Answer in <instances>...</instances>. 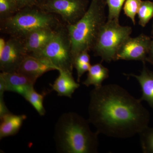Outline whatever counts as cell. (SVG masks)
Instances as JSON below:
<instances>
[{
  "instance_id": "obj_1",
  "label": "cell",
  "mask_w": 153,
  "mask_h": 153,
  "mask_svg": "<svg viewBox=\"0 0 153 153\" xmlns=\"http://www.w3.org/2000/svg\"><path fill=\"white\" fill-rule=\"evenodd\" d=\"M88 113L89 123L99 134L116 138L138 134L150 121L149 113L140 99L116 84L91 91Z\"/></svg>"
},
{
  "instance_id": "obj_2",
  "label": "cell",
  "mask_w": 153,
  "mask_h": 153,
  "mask_svg": "<svg viewBox=\"0 0 153 153\" xmlns=\"http://www.w3.org/2000/svg\"><path fill=\"white\" fill-rule=\"evenodd\" d=\"M89 121L74 112L63 113L58 118L54 140L60 153H96L99 141L97 131L94 132Z\"/></svg>"
},
{
  "instance_id": "obj_3",
  "label": "cell",
  "mask_w": 153,
  "mask_h": 153,
  "mask_svg": "<svg viewBox=\"0 0 153 153\" xmlns=\"http://www.w3.org/2000/svg\"><path fill=\"white\" fill-rule=\"evenodd\" d=\"M105 0H91L87 11L75 24L66 25L73 60L79 53L92 50L101 27L106 22Z\"/></svg>"
},
{
  "instance_id": "obj_4",
  "label": "cell",
  "mask_w": 153,
  "mask_h": 153,
  "mask_svg": "<svg viewBox=\"0 0 153 153\" xmlns=\"http://www.w3.org/2000/svg\"><path fill=\"white\" fill-rule=\"evenodd\" d=\"M63 24L56 15L45 12L37 5L20 9L12 16L0 21V30L10 37L23 40L37 29L57 28Z\"/></svg>"
},
{
  "instance_id": "obj_5",
  "label": "cell",
  "mask_w": 153,
  "mask_h": 153,
  "mask_svg": "<svg viewBox=\"0 0 153 153\" xmlns=\"http://www.w3.org/2000/svg\"><path fill=\"white\" fill-rule=\"evenodd\" d=\"M132 32L129 26H121L114 20H107L100 30L92 48L94 56L101 57L107 63L117 61L120 48L130 37Z\"/></svg>"
},
{
  "instance_id": "obj_6",
  "label": "cell",
  "mask_w": 153,
  "mask_h": 153,
  "mask_svg": "<svg viewBox=\"0 0 153 153\" xmlns=\"http://www.w3.org/2000/svg\"><path fill=\"white\" fill-rule=\"evenodd\" d=\"M31 55L47 60L57 71L65 70L73 73L74 60L66 25L63 24L57 29L54 36L43 49Z\"/></svg>"
},
{
  "instance_id": "obj_7",
  "label": "cell",
  "mask_w": 153,
  "mask_h": 153,
  "mask_svg": "<svg viewBox=\"0 0 153 153\" xmlns=\"http://www.w3.org/2000/svg\"><path fill=\"white\" fill-rule=\"evenodd\" d=\"M89 3L88 0H42L37 6L47 13L59 15L65 25H71L83 17Z\"/></svg>"
},
{
  "instance_id": "obj_8",
  "label": "cell",
  "mask_w": 153,
  "mask_h": 153,
  "mask_svg": "<svg viewBox=\"0 0 153 153\" xmlns=\"http://www.w3.org/2000/svg\"><path fill=\"white\" fill-rule=\"evenodd\" d=\"M27 54L23 40L10 37L0 52V70L3 72H17Z\"/></svg>"
},
{
  "instance_id": "obj_9",
  "label": "cell",
  "mask_w": 153,
  "mask_h": 153,
  "mask_svg": "<svg viewBox=\"0 0 153 153\" xmlns=\"http://www.w3.org/2000/svg\"><path fill=\"white\" fill-rule=\"evenodd\" d=\"M152 38L141 34L135 38L129 37L121 46L117 55V60H137L146 62Z\"/></svg>"
},
{
  "instance_id": "obj_10",
  "label": "cell",
  "mask_w": 153,
  "mask_h": 153,
  "mask_svg": "<svg viewBox=\"0 0 153 153\" xmlns=\"http://www.w3.org/2000/svg\"><path fill=\"white\" fill-rule=\"evenodd\" d=\"M35 82L24 74L18 72H3L0 74V94L5 91L18 94L23 97L32 88Z\"/></svg>"
},
{
  "instance_id": "obj_11",
  "label": "cell",
  "mask_w": 153,
  "mask_h": 153,
  "mask_svg": "<svg viewBox=\"0 0 153 153\" xmlns=\"http://www.w3.org/2000/svg\"><path fill=\"white\" fill-rule=\"evenodd\" d=\"M55 70L56 68L47 60L27 54L17 72L24 74L36 83L37 79L45 73Z\"/></svg>"
},
{
  "instance_id": "obj_12",
  "label": "cell",
  "mask_w": 153,
  "mask_h": 153,
  "mask_svg": "<svg viewBox=\"0 0 153 153\" xmlns=\"http://www.w3.org/2000/svg\"><path fill=\"white\" fill-rule=\"evenodd\" d=\"M59 27L39 28L28 34L22 40L28 54H34L43 49L52 39Z\"/></svg>"
},
{
  "instance_id": "obj_13",
  "label": "cell",
  "mask_w": 153,
  "mask_h": 153,
  "mask_svg": "<svg viewBox=\"0 0 153 153\" xmlns=\"http://www.w3.org/2000/svg\"><path fill=\"white\" fill-rule=\"evenodd\" d=\"M58 76L52 84V89L56 91L57 95L71 98L74 91L80 86L74 79L72 72L65 70H59Z\"/></svg>"
},
{
  "instance_id": "obj_14",
  "label": "cell",
  "mask_w": 153,
  "mask_h": 153,
  "mask_svg": "<svg viewBox=\"0 0 153 153\" xmlns=\"http://www.w3.org/2000/svg\"><path fill=\"white\" fill-rule=\"evenodd\" d=\"M27 118L25 114H14L12 113L0 118V140L18 134Z\"/></svg>"
},
{
  "instance_id": "obj_15",
  "label": "cell",
  "mask_w": 153,
  "mask_h": 153,
  "mask_svg": "<svg viewBox=\"0 0 153 153\" xmlns=\"http://www.w3.org/2000/svg\"><path fill=\"white\" fill-rule=\"evenodd\" d=\"M143 68L140 75L125 74L135 77L141 88L142 95L139 99L141 101H146L153 108V72L150 71L143 63Z\"/></svg>"
},
{
  "instance_id": "obj_16",
  "label": "cell",
  "mask_w": 153,
  "mask_h": 153,
  "mask_svg": "<svg viewBox=\"0 0 153 153\" xmlns=\"http://www.w3.org/2000/svg\"><path fill=\"white\" fill-rule=\"evenodd\" d=\"M109 76V70L101 63H97L91 65L88 71L87 78L82 84L88 87L93 85L94 88H98L102 85V83Z\"/></svg>"
},
{
  "instance_id": "obj_17",
  "label": "cell",
  "mask_w": 153,
  "mask_h": 153,
  "mask_svg": "<svg viewBox=\"0 0 153 153\" xmlns=\"http://www.w3.org/2000/svg\"><path fill=\"white\" fill-rule=\"evenodd\" d=\"M47 93V91L38 93L33 87L28 91L23 97L33 106L38 114L43 116L46 112L44 105V100Z\"/></svg>"
},
{
  "instance_id": "obj_18",
  "label": "cell",
  "mask_w": 153,
  "mask_h": 153,
  "mask_svg": "<svg viewBox=\"0 0 153 153\" xmlns=\"http://www.w3.org/2000/svg\"><path fill=\"white\" fill-rule=\"evenodd\" d=\"M91 66L90 55L88 51L80 52L74 58V67L77 73V82L80 81L82 75L88 71Z\"/></svg>"
},
{
  "instance_id": "obj_19",
  "label": "cell",
  "mask_w": 153,
  "mask_h": 153,
  "mask_svg": "<svg viewBox=\"0 0 153 153\" xmlns=\"http://www.w3.org/2000/svg\"><path fill=\"white\" fill-rule=\"evenodd\" d=\"M139 24L145 27L153 18V2L142 1L138 12Z\"/></svg>"
},
{
  "instance_id": "obj_20",
  "label": "cell",
  "mask_w": 153,
  "mask_h": 153,
  "mask_svg": "<svg viewBox=\"0 0 153 153\" xmlns=\"http://www.w3.org/2000/svg\"><path fill=\"white\" fill-rule=\"evenodd\" d=\"M20 10L15 0H0V21L12 16Z\"/></svg>"
},
{
  "instance_id": "obj_21",
  "label": "cell",
  "mask_w": 153,
  "mask_h": 153,
  "mask_svg": "<svg viewBox=\"0 0 153 153\" xmlns=\"http://www.w3.org/2000/svg\"><path fill=\"white\" fill-rule=\"evenodd\" d=\"M138 134L143 152L153 153V127L148 126Z\"/></svg>"
},
{
  "instance_id": "obj_22",
  "label": "cell",
  "mask_w": 153,
  "mask_h": 153,
  "mask_svg": "<svg viewBox=\"0 0 153 153\" xmlns=\"http://www.w3.org/2000/svg\"><path fill=\"white\" fill-rule=\"evenodd\" d=\"M126 0H105L108 7L107 20L119 22L120 16Z\"/></svg>"
},
{
  "instance_id": "obj_23",
  "label": "cell",
  "mask_w": 153,
  "mask_h": 153,
  "mask_svg": "<svg viewBox=\"0 0 153 153\" xmlns=\"http://www.w3.org/2000/svg\"><path fill=\"white\" fill-rule=\"evenodd\" d=\"M142 0H126L123 6L124 13L136 25V16L139 10Z\"/></svg>"
},
{
  "instance_id": "obj_24",
  "label": "cell",
  "mask_w": 153,
  "mask_h": 153,
  "mask_svg": "<svg viewBox=\"0 0 153 153\" xmlns=\"http://www.w3.org/2000/svg\"><path fill=\"white\" fill-rule=\"evenodd\" d=\"M16 2L19 9H21L26 7L37 6L38 0H15Z\"/></svg>"
},
{
  "instance_id": "obj_25",
  "label": "cell",
  "mask_w": 153,
  "mask_h": 153,
  "mask_svg": "<svg viewBox=\"0 0 153 153\" xmlns=\"http://www.w3.org/2000/svg\"><path fill=\"white\" fill-rule=\"evenodd\" d=\"M10 113L4 100V94H0V118Z\"/></svg>"
},
{
  "instance_id": "obj_26",
  "label": "cell",
  "mask_w": 153,
  "mask_h": 153,
  "mask_svg": "<svg viewBox=\"0 0 153 153\" xmlns=\"http://www.w3.org/2000/svg\"><path fill=\"white\" fill-rule=\"evenodd\" d=\"M146 62H149L153 65V35L152 38L150 47L146 58Z\"/></svg>"
},
{
  "instance_id": "obj_27",
  "label": "cell",
  "mask_w": 153,
  "mask_h": 153,
  "mask_svg": "<svg viewBox=\"0 0 153 153\" xmlns=\"http://www.w3.org/2000/svg\"><path fill=\"white\" fill-rule=\"evenodd\" d=\"M152 35H153V22L152 24Z\"/></svg>"
},
{
  "instance_id": "obj_28",
  "label": "cell",
  "mask_w": 153,
  "mask_h": 153,
  "mask_svg": "<svg viewBox=\"0 0 153 153\" xmlns=\"http://www.w3.org/2000/svg\"><path fill=\"white\" fill-rule=\"evenodd\" d=\"M38 3H39L41 2V1H42V0H38Z\"/></svg>"
}]
</instances>
